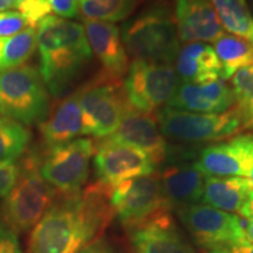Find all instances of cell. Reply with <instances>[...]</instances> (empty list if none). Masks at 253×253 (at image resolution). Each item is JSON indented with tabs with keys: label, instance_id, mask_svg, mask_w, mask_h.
Segmentation results:
<instances>
[{
	"label": "cell",
	"instance_id": "8fae6325",
	"mask_svg": "<svg viewBox=\"0 0 253 253\" xmlns=\"http://www.w3.org/2000/svg\"><path fill=\"white\" fill-rule=\"evenodd\" d=\"M110 204L126 229L164 211H171L163 196L157 172L121 183L113 189Z\"/></svg>",
	"mask_w": 253,
	"mask_h": 253
},
{
	"label": "cell",
	"instance_id": "f1b7e54d",
	"mask_svg": "<svg viewBox=\"0 0 253 253\" xmlns=\"http://www.w3.org/2000/svg\"><path fill=\"white\" fill-rule=\"evenodd\" d=\"M231 88L235 95L236 103L242 102L253 95V65L240 68L233 74Z\"/></svg>",
	"mask_w": 253,
	"mask_h": 253
},
{
	"label": "cell",
	"instance_id": "f546056e",
	"mask_svg": "<svg viewBox=\"0 0 253 253\" xmlns=\"http://www.w3.org/2000/svg\"><path fill=\"white\" fill-rule=\"evenodd\" d=\"M20 173V163L17 161H0V198L9 194Z\"/></svg>",
	"mask_w": 253,
	"mask_h": 253
},
{
	"label": "cell",
	"instance_id": "5bb4252c",
	"mask_svg": "<svg viewBox=\"0 0 253 253\" xmlns=\"http://www.w3.org/2000/svg\"><path fill=\"white\" fill-rule=\"evenodd\" d=\"M196 164L207 176L249 178L253 171V134L205 147L196 157Z\"/></svg>",
	"mask_w": 253,
	"mask_h": 253
},
{
	"label": "cell",
	"instance_id": "8d00e7d4",
	"mask_svg": "<svg viewBox=\"0 0 253 253\" xmlns=\"http://www.w3.org/2000/svg\"><path fill=\"white\" fill-rule=\"evenodd\" d=\"M243 225L246 240L253 244V219H246V221H243Z\"/></svg>",
	"mask_w": 253,
	"mask_h": 253
},
{
	"label": "cell",
	"instance_id": "8992f818",
	"mask_svg": "<svg viewBox=\"0 0 253 253\" xmlns=\"http://www.w3.org/2000/svg\"><path fill=\"white\" fill-rule=\"evenodd\" d=\"M126 53L134 60L171 63L179 52L175 19L166 8H153L126 25L122 33Z\"/></svg>",
	"mask_w": 253,
	"mask_h": 253
},
{
	"label": "cell",
	"instance_id": "4fadbf2b",
	"mask_svg": "<svg viewBox=\"0 0 253 253\" xmlns=\"http://www.w3.org/2000/svg\"><path fill=\"white\" fill-rule=\"evenodd\" d=\"M181 157L167 156L158 173L164 198L170 210L202 202L207 175L199 170L196 158L182 154Z\"/></svg>",
	"mask_w": 253,
	"mask_h": 253
},
{
	"label": "cell",
	"instance_id": "ab89813d",
	"mask_svg": "<svg viewBox=\"0 0 253 253\" xmlns=\"http://www.w3.org/2000/svg\"><path fill=\"white\" fill-rule=\"evenodd\" d=\"M208 253H236L231 249H221V250H214V251H209Z\"/></svg>",
	"mask_w": 253,
	"mask_h": 253
},
{
	"label": "cell",
	"instance_id": "7a4b0ae2",
	"mask_svg": "<svg viewBox=\"0 0 253 253\" xmlns=\"http://www.w3.org/2000/svg\"><path fill=\"white\" fill-rule=\"evenodd\" d=\"M37 47L40 75L54 96H61L72 87L93 54L84 26L55 15L38 25Z\"/></svg>",
	"mask_w": 253,
	"mask_h": 253
},
{
	"label": "cell",
	"instance_id": "484cf974",
	"mask_svg": "<svg viewBox=\"0 0 253 253\" xmlns=\"http://www.w3.org/2000/svg\"><path fill=\"white\" fill-rule=\"evenodd\" d=\"M84 20L118 23L128 18L140 0H78Z\"/></svg>",
	"mask_w": 253,
	"mask_h": 253
},
{
	"label": "cell",
	"instance_id": "e575fe53",
	"mask_svg": "<svg viewBox=\"0 0 253 253\" xmlns=\"http://www.w3.org/2000/svg\"><path fill=\"white\" fill-rule=\"evenodd\" d=\"M79 253H118L109 243L103 239H96Z\"/></svg>",
	"mask_w": 253,
	"mask_h": 253
},
{
	"label": "cell",
	"instance_id": "f35d334b",
	"mask_svg": "<svg viewBox=\"0 0 253 253\" xmlns=\"http://www.w3.org/2000/svg\"><path fill=\"white\" fill-rule=\"evenodd\" d=\"M15 8V0H0V12L12 11Z\"/></svg>",
	"mask_w": 253,
	"mask_h": 253
},
{
	"label": "cell",
	"instance_id": "6da1fadb",
	"mask_svg": "<svg viewBox=\"0 0 253 253\" xmlns=\"http://www.w3.org/2000/svg\"><path fill=\"white\" fill-rule=\"evenodd\" d=\"M113 190L100 183L61 195L32 229L28 253H79L99 239L114 216Z\"/></svg>",
	"mask_w": 253,
	"mask_h": 253
},
{
	"label": "cell",
	"instance_id": "9c48e42d",
	"mask_svg": "<svg viewBox=\"0 0 253 253\" xmlns=\"http://www.w3.org/2000/svg\"><path fill=\"white\" fill-rule=\"evenodd\" d=\"M96 144L90 138H75L49 148L40 157L41 176L59 194H74L82 190L89 175V164Z\"/></svg>",
	"mask_w": 253,
	"mask_h": 253
},
{
	"label": "cell",
	"instance_id": "d6a6232c",
	"mask_svg": "<svg viewBox=\"0 0 253 253\" xmlns=\"http://www.w3.org/2000/svg\"><path fill=\"white\" fill-rule=\"evenodd\" d=\"M50 9L60 18L73 19L79 14L78 0H47Z\"/></svg>",
	"mask_w": 253,
	"mask_h": 253
},
{
	"label": "cell",
	"instance_id": "1f68e13d",
	"mask_svg": "<svg viewBox=\"0 0 253 253\" xmlns=\"http://www.w3.org/2000/svg\"><path fill=\"white\" fill-rule=\"evenodd\" d=\"M0 253H24L18 235L4 221H0Z\"/></svg>",
	"mask_w": 253,
	"mask_h": 253
},
{
	"label": "cell",
	"instance_id": "d6986e66",
	"mask_svg": "<svg viewBox=\"0 0 253 253\" xmlns=\"http://www.w3.org/2000/svg\"><path fill=\"white\" fill-rule=\"evenodd\" d=\"M235 95L224 80L204 84H179L167 107L201 114L225 113L235 106Z\"/></svg>",
	"mask_w": 253,
	"mask_h": 253
},
{
	"label": "cell",
	"instance_id": "277c9868",
	"mask_svg": "<svg viewBox=\"0 0 253 253\" xmlns=\"http://www.w3.org/2000/svg\"><path fill=\"white\" fill-rule=\"evenodd\" d=\"M50 112L49 94L39 69L23 65L0 73V115L24 126L43 122Z\"/></svg>",
	"mask_w": 253,
	"mask_h": 253
},
{
	"label": "cell",
	"instance_id": "9a60e30c",
	"mask_svg": "<svg viewBox=\"0 0 253 253\" xmlns=\"http://www.w3.org/2000/svg\"><path fill=\"white\" fill-rule=\"evenodd\" d=\"M134 253H197L171 216L164 211L126 229Z\"/></svg>",
	"mask_w": 253,
	"mask_h": 253
},
{
	"label": "cell",
	"instance_id": "cb8c5ba5",
	"mask_svg": "<svg viewBox=\"0 0 253 253\" xmlns=\"http://www.w3.org/2000/svg\"><path fill=\"white\" fill-rule=\"evenodd\" d=\"M36 49V28L26 27L15 36L0 37V73L23 66Z\"/></svg>",
	"mask_w": 253,
	"mask_h": 253
},
{
	"label": "cell",
	"instance_id": "b9f144b4",
	"mask_svg": "<svg viewBox=\"0 0 253 253\" xmlns=\"http://www.w3.org/2000/svg\"><path fill=\"white\" fill-rule=\"evenodd\" d=\"M249 41H250V43H251V46L253 48V28H252V32H251V36H250V38H249Z\"/></svg>",
	"mask_w": 253,
	"mask_h": 253
},
{
	"label": "cell",
	"instance_id": "836d02e7",
	"mask_svg": "<svg viewBox=\"0 0 253 253\" xmlns=\"http://www.w3.org/2000/svg\"><path fill=\"white\" fill-rule=\"evenodd\" d=\"M242 118L243 128L253 130V95L242 102L235 104Z\"/></svg>",
	"mask_w": 253,
	"mask_h": 253
},
{
	"label": "cell",
	"instance_id": "ac0fdd59",
	"mask_svg": "<svg viewBox=\"0 0 253 253\" xmlns=\"http://www.w3.org/2000/svg\"><path fill=\"white\" fill-rule=\"evenodd\" d=\"M84 28L91 53L102 65V72L122 80L130 63L120 28L112 23L94 20H84Z\"/></svg>",
	"mask_w": 253,
	"mask_h": 253
},
{
	"label": "cell",
	"instance_id": "e0dca14e",
	"mask_svg": "<svg viewBox=\"0 0 253 253\" xmlns=\"http://www.w3.org/2000/svg\"><path fill=\"white\" fill-rule=\"evenodd\" d=\"M173 19L183 42H214L225 34L209 0H176Z\"/></svg>",
	"mask_w": 253,
	"mask_h": 253
},
{
	"label": "cell",
	"instance_id": "74e56055",
	"mask_svg": "<svg viewBox=\"0 0 253 253\" xmlns=\"http://www.w3.org/2000/svg\"><path fill=\"white\" fill-rule=\"evenodd\" d=\"M231 250H233L236 253H253V244L246 240V242L235 246Z\"/></svg>",
	"mask_w": 253,
	"mask_h": 253
},
{
	"label": "cell",
	"instance_id": "603a6c76",
	"mask_svg": "<svg viewBox=\"0 0 253 253\" xmlns=\"http://www.w3.org/2000/svg\"><path fill=\"white\" fill-rule=\"evenodd\" d=\"M213 49L221 67V80L226 81L240 68L253 65V48L243 38L224 34L213 42Z\"/></svg>",
	"mask_w": 253,
	"mask_h": 253
},
{
	"label": "cell",
	"instance_id": "60d3db41",
	"mask_svg": "<svg viewBox=\"0 0 253 253\" xmlns=\"http://www.w3.org/2000/svg\"><path fill=\"white\" fill-rule=\"evenodd\" d=\"M249 182H250V185H251V192H253V171H252V173L251 175H250V177H249Z\"/></svg>",
	"mask_w": 253,
	"mask_h": 253
},
{
	"label": "cell",
	"instance_id": "ba28073f",
	"mask_svg": "<svg viewBox=\"0 0 253 253\" xmlns=\"http://www.w3.org/2000/svg\"><path fill=\"white\" fill-rule=\"evenodd\" d=\"M175 211L196 244L208 252L232 249L246 242L243 220L235 213L201 203Z\"/></svg>",
	"mask_w": 253,
	"mask_h": 253
},
{
	"label": "cell",
	"instance_id": "3957f363",
	"mask_svg": "<svg viewBox=\"0 0 253 253\" xmlns=\"http://www.w3.org/2000/svg\"><path fill=\"white\" fill-rule=\"evenodd\" d=\"M39 164V155L30 153L24 157L18 181L2 203V221L15 233L33 229L59 196L42 178Z\"/></svg>",
	"mask_w": 253,
	"mask_h": 253
},
{
	"label": "cell",
	"instance_id": "4dcf8cb0",
	"mask_svg": "<svg viewBox=\"0 0 253 253\" xmlns=\"http://www.w3.org/2000/svg\"><path fill=\"white\" fill-rule=\"evenodd\" d=\"M27 27L23 15L18 11L0 12V37H11Z\"/></svg>",
	"mask_w": 253,
	"mask_h": 253
},
{
	"label": "cell",
	"instance_id": "44dd1931",
	"mask_svg": "<svg viewBox=\"0 0 253 253\" xmlns=\"http://www.w3.org/2000/svg\"><path fill=\"white\" fill-rule=\"evenodd\" d=\"M175 62L176 73L183 84H204L221 77L219 60L213 47L208 43H186L179 48Z\"/></svg>",
	"mask_w": 253,
	"mask_h": 253
},
{
	"label": "cell",
	"instance_id": "ffe728a7",
	"mask_svg": "<svg viewBox=\"0 0 253 253\" xmlns=\"http://www.w3.org/2000/svg\"><path fill=\"white\" fill-rule=\"evenodd\" d=\"M40 132L48 149L82 135V114L78 90L55 104L45 121L40 123Z\"/></svg>",
	"mask_w": 253,
	"mask_h": 253
},
{
	"label": "cell",
	"instance_id": "52a82bcc",
	"mask_svg": "<svg viewBox=\"0 0 253 253\" xmlns=\"http://www.w3.org/2000/svg\"><path fill=\"white\" fill-rule=\"evenodd\" d=\"M156 119L164 137L188 143L220 141L243 129L236 106L220 114L191 113L166 106L158 110Z\"/></svg>",
	"mask_w": 253,
	"mask_h": 253
},
{
	"label": "cell",
	"instance_id": "d590c367",
	"mask_svg": "<svg viewBox=\"0 0 253 253\" xmlns=\"http://www.w3.org/2000/svg\"><path fill=\"white\" fill-rule=\"evenodd\" d=\"M239 213L243 217H245L246 219H253V192H251L250 197L246 203L243 205V208L240 209Z\"/></svg>",
	"mask_w": 253,
	"mask_h": 253
},
{
	"label": "cell",
	"instance_id": "7c38bea8",
	"mask_svg": "<svg viewBox=\"0 0 253 253\" xmlns=\"http://www.w3.org/2000/svg\"><path fill=\"white\" fill-rule=\"evenodd\" d=\"M94 169L97 183L113 190L128 179L155 173L157 166L137 148L101 140L95 149Z\"/></svg>",
	"mask_w": 253,
	"mask_h": 253
},
{
	"label": "cell",
	"instance_id": "d4e9b609",
	"mask_svg": "<svg viewBox=\"0 0 253 253\" xmlns=\"http://www.w3.org/2000/svg\"><path fill=\"white\" fill-rule=\"evenodd\" d=\"M223 28L233 36L249 40L253 17L246 0H209Z\"/></svg>",
	"mask_w": 253,
	"mask_h": 253
},
{
	"label": "cell",
	"instance_id": "4316f807",
	"mask_svg": "<svg viewBox=\"0 0 253 253\" xmlns=\"http://www.w3.org/2000/svg\"><path fill=\"white\" fill-rule=\"evenodd\" d=\"M31 132L21 123L0 118V161H17L27 151Z\"/></svg>",
	"mask_w": 253,
	"mask_h": 253
},
{
	"label": "cell",
	"instance_id": "2e32d148",
	"mask_svg": "<svg viewBox=\"0 0 253 253\" xmlns=\"http://www.w3.org/2000/svg\"><path fill=\"white\" fill-rule=\"evenodd\" d=\"M104 141L137 148L158 164H162L169 154V145L161 132L156 115L138 112L130 107L126 110L116 130Z\"/></svg>",
	"mask_w": 253,
	"mask_h": 253
},
{
	"label": "cell",
	"instance_id": "83f0119b",
	"mask_svg": "<svg viewBox=\"0 0 253 253\" xmlns=\"http://www.w3.org/2000/svg\"><path fill=\"white\" fill-rule=\"evenodd\" d=\"M15 8L23 15L27 27L34 28L52 13L47 0H15Z\"/></svg>",
	"mask_w": 253,
	"mask_h": 253
},
{
	"label": "cell",
	"instance_id": "7402d4cb",
	"mask_svg": "<svg viewBox=\"0 0 253 253\" xmlns=\"http://www.w3.org/2000/svg\"><path fill=\"white\" fill-rule=\"evenodd\" d=\"M251 195L245 177L207 176L202 202L225 212H239Z\"/></svg>",
	"mask_w": 253,
	"mask_h": 253
},
{
	"label": "cell",
	"instance_id": "5b68a950",
	"mask_svg": "<svg viewBox=\"0 0 253 253\" xmlns=\"http://www.w3.org/2000/svg\"><path fill=\"white\" fill-rule=\"evenodd\" d=\"M82 114V135L102 140L116 130L130 108L122 80L101 71L78 89Z\"/></svg>",
	"mask_w": 253,
	"mask_h": 253
},
{
	"label": "cell",
	"instance_id": "30bf717a",
	"mask_svg": "<svg viewBox=\"0 0 253 253\" xmlns=\"http://www.w3.org/2000/svg\"><path fill=\"white\" fill-rule=\"evenodd\" d=\"M178 86L179 78L170 63L134 60L126 75L123 89L132 108L154 113L169 102Z\"/></svg>",
	"mask_w": 253,
	"mask_h": 253
}]
</instances>
